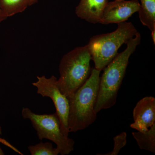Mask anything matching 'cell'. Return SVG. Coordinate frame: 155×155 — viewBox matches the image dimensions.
I'll use <instances>...</instances> for the list:
<instances>
[{"label": "cell", "mask_w": 155, "mask_h": 155, "mask_svg": "<svg viewBox=\"0 0 155 155\" xmlns=\"http://www.w3.org/2000/svg\"><path fill=\"white\" fill-rule=\"evenodd\" d=\"M38 0H28V6H31L38 2Z\"/></svg>", "instance_id": "e0dca14e"}, {"label": "cell", "mask_w": 155, "mask_h": 155, "mask_svg": "<svg viewBox=\"0 0 155 155\" xmlns=\"http://www.w3.org/2000/svg\"><path fill=\"white\" fill-rule=\"evenodd\" d=\"M31 155H58L60 154L57 148H54L50 142H41L28 147Z\"/></svg>", "instance_id": "4fadbf2b"}, {"label": "cell", "mask_w": 155, "mask_h": 155, "mask_svg": "<svg viewBox=\"0 0 155 155\" xmlns=\"http://www.w3.org/2000/svg\"><path fill=\"white\" fill-rule=\"evenodd\" d=\"M114 147L113 150L104 155H117L120 150L126 145L127 143V134L122 132L114 137Z\"/></svg>", "instance_id": "5bb4252c"}, {"label": "cell", "mask_w": 155, "mask_h": 155, "mask_svg": "<svg viewBox=\"0 0 155 155\" xmlns=\"http://www.w3.org/2000/svg\"><path fill=\"white\" fill-rule=\"evenodd\" d=\"M133 137L141 150L155 153V124L145 132H132Z\"/></svg>", "instance_id": "8fae6325"}, {"label": "cell", "mask_w": 155, "mask_h": 155, "mask_svg": "<svg viewBox=\"0 0 155 155\" xmlns=\"http://www.w3.org/2000/svg\"><path fill=\"white\" fill-rule=\"evenodd\" d=\"M133 116L131 128L141 132L148 130L155 124V98L146 97L140 100L134 109Z\"/></svg>", "instance_id": "ba28073f"}, {"label": "cell", "mask_w": 155, "mask_h": 155, "mask_svg": "<svg viewBox=\"0 0 155 155\" xmlns=\"http://www.w3.org/2000/svg\"><path fill=\"white\" fill-rule=\"evenodd\" d=\"M141 35L137 31L134 37L127 42V48L118 53L110 63L104 69L100 77L97 97L95 105L96 113L113 107L116 104L117 94L125 76L129 58L140 44Z\"/></svg>", "instance_id": "6da1fadb"}, {"label": "cell", "mask_w": 155, "mask_h": 155, "mask_svg": "<svg viewBox=\"0 0 155 155\" xmlns=\"http://www.w3.org/2000/svg\"><path fill=\"white\" fill-rule=\"evenodd\" d=\"M91 55L87 45L78 47L64 55L60 61L58 88L69 99L88 79L91 70Z\"/></svg>", "instance_id": "3957f363"}, {"label": "cell", "mask_w": 155, "mask_h": 155, "mask_svg": "<svg viewBox=\"0 0 155 155\" xmlns=\"http://www.w3.org/2000/svg\"><path fill=\"white\" fill-rule=\"evenodd\" d=\"M37 80L32 85L37 88V93L43 97H49L52 101L61 123V129L65 136H69L68 118L69 100L58 88L57 78L52 75L49 78L45 75L37 76Z\"/></svg>", "instance_id": "8992f818"}, {"label": "cell", "mask_w": 155, "mask_h": 155, "mask_svg": "<svg viewBox=\"0 0 155 155\" xmlns=\"http://www.w3.org/2000/svg\"><path fill=\"white\" fill-rule=\"evenodd\" d=\"M22 117L29 119L37 132L40 140L44 139L54 142L60 154H69L74 150L75 141L68 137L65 136L61 129V123L57 113L51 114H38L29 108H23Z\"/></svg>", "instance_id": "5b68a950"}, {"label": "cell", "mask_w": 155, "mask_h": 155, "mask_svg": "<svg viewBox=\"0 0 155 155\" xmlns=\"http://www.w3.org/2000/svg\"><path fill=\"white\" fill-rule=\"evenodd\" d=\"M139 17L142 24L151 31L155 29V0H140Z\"/></svg>", "instance_id": "30bf717a"}, {"label": "cell", "mask_w": 155, "mask_h": 155, "mask_svg": "<svg viewBox=\"0 0 155 155\" xmlns=\"http://www.w3.org/2000/svg\"><path fill=\"white\" fill-rule=\"evenodd\" d=\"M2 134V127H1V126H0V135ZM5 155V153H4V152L2 150V149L1 148V147H0V155Z\"/></svg>", "instance_id": "ac0fdd59"}, {"label": "cell", "mask_w": 155, "mask_h": 155, "mask_svg": "<svg viewBox=\"0 0 155 155\" xmlns=\"http://www.w3.org/2000/svg\"><path fill=\"white\" fill-rule=\"evenodd\" d=\"M137 32L131 22L125 21L118 23V28L113 32L92 37L87 46L95 69L104 70L118 54L121 46L127 43Z\"/></svg>", "instance_id": "277c9868"}, {"label": "cell", "mask_w": 155, "mask_h": 155, "mask_svg": "<svg viewBox=\"0 0 155 155\" xmlns=\"http://www.w3.org/2000/svg\"><path fill=\"white\" fill-rule=\"evenodd\" d=\"M8 17H6L5 14L3 13L2 11L0 8V23L5 20Z\"/></svg>", "instance_id": "9a60e30c"}, {"label": "cell", "mask_w": 155, "mask_h": 155, "mask_svg": "<svg viewBox=\"0 0 155 155\" xmlns=\"http://www.w3.org/2000/svg\"><path fill=\"white\" fill-rule=\"evenodd\" d=\"M108 2V0H81L75 9V14L90 23L101 24L103 11Z\"/></svg>", "instance_id": "9c48e42d"}, {"label": "cell", "mask_w": 155, "mask_h": 155, "mask_svg": "<svg viewBox=\"0 0 155 155\" xmlns=\"http://www.w3.org/2000/svg\"><path fill=\"white\" fill-rule=\"evenodd\" d=\"M151 36L152 38L153 43L155 45V29L152 31H151Z\"/></svg>", "instance_id": "2e32d148"}, {"label": "cell", "mask_w": 155, "mask_h": 155, "mask_svg": "<svg viewBox=\"0 0 155 155\" xmlns=\"http://www.w3.org/2000/svg\"><path fill=\"white\" fill-rule=\"evenodd\" d=\"M140 6L138 0H115L108 2L103 11L101 24H118L125 22L138 12Z\"/></svg>", "instance_id": "52a82bcc"}, {"label": "cell", "mask_w": 155, "mask_h": 155, "mask_svg": "<svg viewBox=\"0 0 155 155\" xmlns=\"http://www.w3.org/2000/svg\"><path fill=\"white\" fill-rule=\"evenodd\" d=\"M101 72L95 68L92 69L88 79L69 99V133L85 129L95 121L97 113L94 107Z\"/></svg>", "instance_id": "7a4b0ae2"}, {"label": "cell", "mask_w": 155, "mask_h": 155, "mask_svg": "<svg viewBox=\"0 0 155 155\" xmlns=\"http://www.w3.org/2000/svg\"><path fill=\"white\" fill-rule=\"evenodd\" d=\"M28 6V0H0V8L7 17L22 13Z\"/></svg>", "instance_id": "7c38bea8"}]
</instances>
